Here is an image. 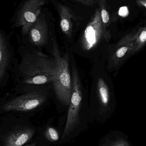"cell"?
Returning <instances> with one entry per match:
<instances>
[{"mask_svg":"<svg viewBox=\"0 0 146 146\" xmlns=\"http://www.w3.org/2000/svg\"><path fill=\"white\" fill-rule=\"evenodd\" d=\"M20 70L25 83L42 85L53 82L56 64L54 57L37 51L24 56Z\"/></svg>","mask_w":146,"mask_h":146,"instance_id":"cell-1","label":"cell"},{"mask_svg":"<svg viewBox=\"0 0 146 146\" xmlns=\"http://www.w3.org/2000/svg\"><path fill=\"white\" fill-rule=\"evenodd\" d=\"M52 54L56 64V72L53 85L57 99L63 104L69 105L72 93V80L69 66V54H60L58 45L53 40Z\"/></svg>","mask_w":146,"mask_h":146,"instance_id":"cell-2","label":"cell"},{"mask_svg":"<svg viewBox=\"0 0 146 146\" xmlns=\"http://www.w3.org/2000/svg\"><path fill=\"white\" fill-rule=\"evenodd\" d=\"M72 96L62 139L68 135L79 123V111L82 94L79 73L75 67L72 71Z\"/></svg>","mask_w":146,"mask_h":146,"instance_id":"cell-3","label":"cell"},{"mask_svg":"<svg viewBox=\"0 0 146 146\" xmlns=\"http://www.w3.org/2000/svg\"><path fill=\"white\" fill-rule=\"evenodd\" d=\"M45 0H26L21 9L15 22L17 27H21L22 33H28L29 30L40 15L41 9Z\"/></svg>","mask_w":146,"mask_h":146,"instance_id":"cell-4","label":"cell"},{"mask_svg":"<svg viewBox=\"0 0 146 146\" xmlns=\"http://www.w3.org/2000/svg\"><path fill=\"white\" fill-rule=\"evenodd\" d=\"M46 100V96L43 94L33 92L13 99L6 103L2 109L4 111H28L40 106Z\"/></svg>","mask_w":146,"mask_h":146,"instance_id":"cell-5","label":"cell"},{"mask_svg":"<svg viewBox=\"0 0 146 146\" xmlns=\"http://www.w3.org/2000/svg\"><path fill=\"white\" fill-rule=\"evenodd\" d=\"M104 27L100 9L98 8L95 10L82 35L81 43L84 50H89L97 44L103 32Z\"/></svg>","mask_w":146,"mask_h":146,"instance_id":"cell-6","label":"cell"},{"mask_svg":"<svg viewBox=\"0 0 146 146\" xmlns=\"http://www.w3.org/2000/svg\"><path fill=\"white\" fill-rule=\"evenodd\" d=\"M48 33L47 23L45 19L40 15L28 32L31 43L35 46H43L47 41Z\"/></svg>","mask_w":146,"mask_h":146,"instance_id":"cell-7","label":"cell"},{"mask_svg":"<svg viewBox=\"0 0 146 146\" xmlns=\"http://www.w3.org/2000/svg\"><path fill=\"white\" fill-rule=\"evenodd\" d=\"M34 130L23 129L8 135L4 140L5 146H21L29 141L34 134Z\"/></svg>","mask_w":146,"mask_h":146,"instance_id":"cell-8","label":"cell"},{"mask_svg":"<svg viewBox=\"0 0 146 146\" xmlns=\"http://www.w3.org/2000/svg\"><path fill=\"white\" fill-rule=\"evenodd\" d=\"M60 18V26L63 32L68 37L72 36L73 32V15L69 9L64 5L58 7Z\"/></svg>","mask_w":146,"mask_h":146,"instance_id":"cell-9","label":"cell"},{"mask_svg":"<svg viewBox=\"0 0 146 146\" xmlns=\"http://www.w3.org/2000/svg\"><path fill=\"white\" fill-rule=\"evenodd\" d=\"M9 54L5 37L0 33V80L2 81L8 66Z\"/></svg>","mask_w":146,"mask_h":146,"instance_id":"cell-10","label":"cell"},{"mask_svg":"<svg viewBox=\"0 0 146 146\" xmlns=\"http://www.w3.org/2000/svg\"><path fill=\"white\" fill-rule=\"evenodd\" d=\"M98 89L102 103L104 104H107L109 101V91L103 81L101 79L99 80Z\"/></svg>","mask_w":146,"mask_h":146,"instance_id":"cell-11","label":"cell"},{"mask_svg":"<svg viewBox=\"0 0 146 146\" xmlns=\"http://www.w3.org/2000/svg\"><path fill=\"white\" fill-rule=\"evenodd\" d=\"M97 2L103 23L104 25H106L110 20L109 14L106 9V0H97Z\"/></svg>","mask_w":146,"mask_h":146,"instance_id":"cell-12","label":"cell"},{"mask_svg":"<svg viewBox=\"0 0 146 146\" xmlns=\"http://www.w3.org/2000/svg\"><path fill=\"white\" fill-rule=\"evenodd\" d=\"M45 137L50 141H56L59 139L58 133L55 129L52 127H49L45 132Z\"/></svg>","mask_w":146,"mask_h":146,"instance_id":"cell-13","label":"cell"},{"mask_svg":"<svg viewBox=\"0 0 146 146\" xmlns=\"http://www.w3.org/2000/svg\"><path fill=\"white\" fill-rule=\"evenodd\" d=\"M137 40L141 43H144L146 41V27L140 31L137 35Z\"/></svg>","mask_w":146,"mask_h":146,"instance_id":"cell-14","label":"cell"},{"mask_svg":"<svg viewBox=\"0 0 146 146\" xmlns=\"http://www.w3.org/2000/svg\"><path fill=\"white\" fill-rule=\"evenodd\" d=\"M128 48L127 47H125V46L120 48L117 51V56L118 58H122V57H123L127 53V51H128Z\"/></svg>","mask_w":146,"mask_h":146,"instance_id":"cell-15","label":"cell"},{"mask_svg":"<svg viewBox=\"0 0 146 146\" xmlns=\"http://www.w3.org/2000/svg\"><path fill=\"white\" fill-rule=\"evenodd\" d=\"M81 3L85 6L92 7L95 4V0H74Z\"/></svg>","mask_w":146,"mask_h":146,"instance_id":"cell-16","label":"cell"},{"mask_svg":"<svg viewBox=\"0 0 146 146\" xmlns=\"http://www.w3.org/2000/svg\"><path fill=\"white\" fill-rule=\"evenodd\" d=\"M136 3L138 6L146 8V0H136Z\"/></svg>","mask_w":146,"mask_h":146,"instance_id":"cell-17","label":"cell"},{"mask_svg":"<svg viewBox=\"0 0 146 146\" xmlns=\"http://www.w3.org/2000/svg\"></svg>","mask_w":146,"mask_h":146,"instance_id":"cell-18","label":"cell"},{"mask_svg":"<svg viewBox=\"0 0 146 146\" xmlns=\"http://www.w3.org/2000/svg\"></svg>","mask_w":146,"mask_h":146,"instance_id":"cell-19","label":"cell"}]
</instances>
